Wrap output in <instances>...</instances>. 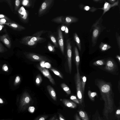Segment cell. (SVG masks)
Returning a JSON list of instances; mask_svg holds the SVG:
<instances>
[{"mask_svg": "<svg viewBox=\"0 0 120 120\" xmlns=\"http://www.w3.org/2000/svg\"><path fill=\"white\" fill-rule=\"evenodd\" d=\"M47 88L51 98L54 100L56 101L57 99L56 94L54 89L50 85H48Z\"/></svg>", "mask_w": 120, "mask_h": 120, "instance_id": "11", "label": "cell"}, {"mask_svg": "<svg viewBox=\"0 0 120 120\" xmlns=\"http://www.w3.org/2000/svg\"><path fill=\"white\" fill-rule=\"evenodd\" d=\"M116 38L117 42V45L119 48H120V36L118 34L116 33Z\"/></svg>", "mask_w": 120, "mask_h": 120, "instance_id": "27", "label": "cell"}, {"mask_svg": "<svg viewBox=\"0 0 120 120\" xmlns=\"http://www.w3.org/2000/svg\"><path fill=\"white\" fill-rule=\"evenodd\" d=\"M60 86L68 94H71V91L69 87L64 83H62L60 84Z\"/></svg>", "mask_w": 120, "mask_h": 120, "instance_id": "15", "label": "cell"}, {"mask_svg": "<svg viewBox=\"0 0 120 120\" xmlns=\"http://www.w3.org/2000/svg\"><path fill=\"white\" fill-rule=\"evenodd\" d=\"M48 47L49 51L51 52L54 51V49L52 46L49 45L48 46Z\"/></svg>", "mask_w": 120, "mask_h": 120, "instance_id": "39", "label": "cell"}, {"mask_svg": "<svg viewBox=\"0 0 120 120\" xmlns=\"http://www.w3.org/2000/svg\"><path fill=\"white\" fill-rule=\"evenodd\" d=\"M105 63V62L104 60H101L95 61L93 62V64L95 66H101L104 65Z\"/></svg>", "mask_w": 120, "mask_h": 120, "instance_id": "22", "label": "cell"}, {"mask_svg": "<svg viewBox=\"0 0 120 120\" xmlns=\"http://www.w3.org/2000/svg\"><path fill=\"white\" fill-rule=\"evenodd\" d=\"M42 80L41 75L40 74H38L36 76L35 79V83L37 85L39 86Z\"/></svg>", "mask_w": 120, "mask_h": 120, "instance_id": "21", "label": "cell"}, {"mask_svg": "<svg viewBox=\"0 0 120 120\" xmlns=\"http://www.w3.org/2000/svg\"><path fill=\"white\" fill-rule=\"evenodd\" d=\"M93 1L95 2H99L101 0H93Z\"/></svg>", "mask_w": 120, "mask_h": 120, "instance_id": "55", "label": "cell"}, {"mask_svg": "<svg viewBox=\"0 0 120 120\" xmlns=\"http://www.w3.org/2000/svg\"><path fill=\"white\" fill-rule=\"evenodd\" d=\"M68 43L67 46L68 62L69 71L71 74L72 70L71 46L70 42H68Z\"/></svg>", "mask_w": 120, "mask_h": 120, "instance_id": "7", "label": "cell"}, {"mask_svg": "<svg viewBox=\"0 0 120 120\" xmlns=\"http://www.w3.org/2000/svg\"><path fill=\"white\" fill-rule=\"evenodd\" d=\"M35 107L33 106H30L28 109V111L31 113H33L35 110Z\"/></svg>", "mask_w": 120, "mask_h": 120, "instance_id": "29", "label": "cell"}, {"mask_svg": "<svg viewBox=\"0 0 120 120\" xmlns=\"http://www.w3.org/2000/svg\"><path fill=\"white\" fill-rule=\"evenodd\" d=\"M75 120H81L77 114L75 115Z\"/></svg>", "mask_w": 120, "mask_h": 120, "instance_id": "47", "label": "cell"}, {"mask_svg": "<svg viewBox=\"0 0 120 120\" xmlns=\"http://www.w3.org/2000/svg\"><path fill=\"white\" fill-rule=\"evenodd\" d=\"M70 99L72 101L78 104H79V102L76 97L74 95H71L70 97Z\"/></svg>", "mask_w": 120, "mask_h": 120, "instance_id": "25", "label": "cell"}, {"mask_svg": "<svg viewBox=\"0 0 120 120\" xmlns=\"http://www.w3.org/2000/svg\"><path fill=\"white\" fill-rule=\"evenodd\" d=\"M20 81V77L19 76H16L15 80V82L16 83H19Z\"/></svg>", "mask_w": 120, "mask_h": 120, "instance_id": "31", "label": "cell"}, {"mask_svg": "<svg viewBox=\"0 0 120 120\" xmlns=\"http://www.w3.org/2000/svg\"><path fill=\"white\" fill-rule=\"evenodd\" d=\"M86 80V77L85 76H81V78L82 88L83 92L84 93L85 86Z\"/></svg>", "mask_w": 120, "mask_h": 120, "instance_id": "16", "label": "cell"}, {"mask_svg": "<svg viewBox=\"0 0 120 120\" xmlns=\"http://www.w3.org/2000/svg\"><path fill=\"white\" fill-rule=\"evenodd\" d=\"M61 29L62 31H64L65 29V27L64 26H63L61 27Z\"/></svg>", "mask_w": 120, "mask_h": 120, "instance_id": "52", "label": "cell"}, {"mask_svg": "<svg viewBox=\"0 0 120 120\" xmlns=\"http://www.w3.org/2000/svg\"><path fill=\"white\" fill-rule=\"evenodd\" d=\"M75 59L77 70L79 69V67L80 63V57L79 52L77 47L75 48Z\"/></svg>", "mask_w": 120, "mask_h": 120, "instance_id": "12", "label": "cell"}, {"mask_svg": "<svg viewBox=\"0 0 120 120\" xmlns=\"http://www.w3.org/2000/svg\"><path fill=\"white\" fill-rule=\"evenodd\" d=\"M32 101L31 98L28 93H24L20 99L16 100V104L17 107L18 113L25 112L30 106Z\"/></svg>", "mask_w": 120, "mask_h": 120, "instance_id": "2", "label": "cell"}, {"mask_svg": "<svg viewBox=\"0 0 120 120\" xmlns=\"http://www.w3.org/2000/svg\"><path fill=\"white\" fill-rule=\"evenodd\" d=\"M116 113L117 114L120 115V110L118 109L116 111Z\"/></svg>", "mask_w": 120, "mask_h": 120, "instance_id": "49", "label": "cell"}, {"mask_svg": "<svg viewBox=\"0 0 120 120\" xmlns=\"http://www.w3.org/2000/svg\"><path fill=\"white\" fill-rule=\"evenodd\" d=\"M79 113L82 120H89L88 115L85 112L81 110L79 111Z\"/></svg>", "mask_w": 120, "mask_h": 120, "instance_id": "17", "label": "cell"}, {"mask_svg": "<svg viewBox=\"0 0 120 120\" xmlns=\"http://www.w3.org/2000/svg\"><path fill=\"white\" fill-rule=\"evenodd\" d=\"M0 120H13L11 118H8L7 119H0Z\"/></svg>", "mask_w": 120, "mask_h": 120, "instance_id": "50", "label": "cell"}, {"mask_svg": "<svg viewBox=\"0 0 120 120\" xmlns=\"http://www.w3.org/2000/svg\"><path fill=\"white\" fill-rule=\"evenodd\" d=\"M58 115L60 120H65L64 117L61 114L59 113Z\"/></svg>", "mask_w": 120, "mask_h": 120, "instance_id": "34", "label": "cell"}, {"mask_svg": "<svg viewBox=\"0 0 120 120\" xmlns=\"http://www.w3.org/2000/svg\"><path fill=\"white\" fill-rule=\"evenodd\" d=\"M2 29V26H1L0 25V30H1Z\"/></svg>", "mask_w": 120, "mask_h": 120, "instance_id": "56", "label": "cell"}, {"mask_svg": "<svg viewBox=\"0 0 120 120\" xmlns=\"http://www.w3.org/2000/svg\"></svg>", "mask_w": 120, "mask_h": 120, "instance_id": "57", "label": "cell"}, {"mask_svg": "<svg viewBox=\"0 0 120 120\" xmlns=\"http://www.w3.org/2000/svg\"><path fill=\"white\" fill-rule=\"evenodd\" d=\"M111 47L107 44L101 42L99 45V48L102 51H105L111 48Z\"/></svg>", "mask_w": 120, "mask_h": 120, "instance_id": "13", "label": "cell"}, {"mask_svg": "<svg viewBox=\"0 0 120 120\" xmlns=\"http://www.w3.org/2000/svg\"><path fill=\"white\" fill-rule=\"evenodd\" d=\"M46 4L45 2L43 3L41 6L42 8L43 9H44L46 8Z\"/></svg>", "mask_w": 120, "mask_h": 120, "instance_id": "36", "label": "cell"}, {"mask_svg": "<svg viewBox=\"0 0 120 120\" xmlns=\"http://www.w3.org/2000/svg\"><path fill=\"white\" fill-rule=\"evenodd\" d=\"M75 77V80L76 87V94L80 103L82 104L83 99V92L81 87V77L79 72V69L77 70Z\"/></svg>", "mask_w": 120, "mask_h": 120, "instance_id": "4", "label": "cell"}, {"mask_svg": "<svg viewBox=\"0 0 120 120\" xmlns=\"http://www.w3.org/2000/svg\"><path fill=\"white\" fill-rule=\"evenodd\" d=\"M27 58L30 60L34 61H48L50 60L46 57L33 53H30L27 55Z\"/></svg>", "mask_w": 120, "mask_h": 120, "instance_id": "5", "label": "cell"}, {"mask_svg": "<svg viewBox=\"0 0 120 120\" xmlns=\"http://www.w3.org/2000/svg\"><path fill=\"white\" fill-rule=\"evenodd\" d=\"M108 1L112 4H113L116 2V0H109Z\"/></svg>", "mask_w": 120, "mask_h": 120, "instance_id": "45", "label": "cell"}, {"mask_svg": "<svg viewBox=\"0 0 120 120\" xmlns=\"http://www.w3.org/2000/svg\"><path fill=\"white\" fill-rule=\"evenodd\" d=\"M88 94L89 98L92 101L94 100L95 97L97 95L96 92H92L90 90L88 91Z\"/></svg>", "mask_w": 120, "mask_h": 120, "instance_id": "19", "label": "cell"}, {"mask_svg": "<svg viewBox=\"0 0 120 120\" xmlns=\"http://www.w3.org/2000/svg\"><path fill=\"white\" fill-rule=\"evenodd\" d=\"M116 58L118 59L119 62H120V56L118 55H117L116 56Z\"/></svg>", "mask_w": 120, "mask_h": 120, "instance_id": "48", "label": "cell"}, {"mask_svg": "<svg viewBox=\"0 0 120 120\" xmlns=\"http://www.w3.org/2000/svg\"><path fill=\"white\" fill-rule=\"evenodd\" d=\"M45 61H42L40 63V66L43 68H45Z\"/></svg>", "mask_w": 120, "mask_h": 120, "instance_id": "40", "label": "cell"}, {"mask_svg": "<svg viewBox=\"0 0 120 120\" xmlns=\"http://www.w3.org/2000/svg\"><path fill=\"white\" fill-rule=\"evenodd\" d=\"M116 65L114 62L111 59L107 60L105 63V69L109 71H112L115 70Z\"/></svg>", "mask_w": 120, "mask_h": 120, "instance_id": "8", "label": "cell"}, {"mask_svg": "<svg viewBox=\"0 0 120 120\" xmlns=\"http://www.w3.org/2000/svg\"><path fill=\"white\" fill-rule=\"evenodd\" d=\"M35 42L31 41H29L28 42V44L30 45H33L35 44Z\"/></svg>", "mask_w": 120, "mask_h": 120, "instance_id": "37", "label": "cell"}, {"mask_svg": "<svg viewBox=\"0 0 120 120\" xmlns=\"http://www.w3.org/2000/svg\"><path fill=\"white\" fill-rule=\"evenodd\" d=\"M97 85L99 88L101 97L104 101L103 115L107 119L109 113L113 110V94L111 84L101 80H98Z\"/></svg>", "mask_w": 120, "mask_h": 120, "instance_id": "1", "label": "cell"}, {"mask_svg": "<svg viewBox=\"0 0 120 120\" xmlns=\"http://www.w3.org/2000/svg\"><path fill=\"white\" fill-rule=\"evenodd\" d=\"M119 3V1L117 0L115 3L113 4H110L107 2H105L103 7L101 8H99L98 9H101L103 10V15L106 12L109 11L110 8L112 7L118 5Z\"/></svg>", "mask_w": 120, "mask_h": 120, "instance_id": "9", "label": "cell"}, {"mask_svg": "<svg viewBox=\"0 0 120 120\" xmlns=\"http://www.w3.org/2000/svg\"><path fill=\"white\" fill-rule=\"evenodd\" d=\"M27 13L26 12L24 15L23 17H22L24 19H26L27 18Z\"/></svg>", "mask_w": 120, "mask_h": 120, "instance_id": "46", "label": "cell"}, {"mask_svg": "<svg viewBox=\"0 0 120 120\" xmlns=\"http://www.w3.org/2000/svg\"><path fill=\"white\" fill-rule=\"evenodd\" d=\"M65 32L66 33H68V28L67 27H66L65 29Z\"/></svg>", "mask_w": 120, "mask_h": 120, "instance_id": "53", "label": "cell"}, {"mask_svg": "<svg viewBox=\"0 0 120 120\" xmlns=\"http://www.w3.org/2000/svg\"><path fill=\"white\" fill-rule=\"evenodd\" d=\"M37 67L43 75L48 79L50 82L53 85H55V83L54 80L48 69H46L45 68L41 67L38 65L37 66Z\"/></svg>", "mask_w": 120, "mask_h": 120, "instance_id": "6", "label": "cell"}, {"mask_svg": "<svg viewBox=\"0 0 120 120\" xmlns=\"http://www.w3.org/2000/svg\"><path fill=\"white\" fill-rule=\"evenodd\" d=\"M3 69L5 71H7L8 70V67L6 65L4 66L3 67Z\"/></svg>", "mask_w": 120, "mask_h": 120, "instance_id": "43", "label": "cell"}, {"mask_svg": "<svg viewBox=\"0 0 120 120\" xmlns=\"http://www.w3.org/2000/svg\"><path fill=\"white\" fill-rule=\"evenodd\" d=\"M61 101L64 105L67 107L75 108L77 107L75 103L68 99H61Z\"/></svg>", "mask_w": 120, "mask_h": 120, "instance_id": "10", "label": "cell"}, {"mask_svg": "<svg viewBox=\"0 0 120 120\" xmlns=\"http://www.w3.org/2000/svg\"><path fill=\"white\" fill-rule=\"evenodd\" d=\"M46 68H50L51 67L50 64L48 63H45L44 64Z\"/></svg>", "mask_w": 120, "mask_h": 120, "instance_id": "33", "label": "cell"}, {"mask_svg": "<svg viewBox=\"0 0 120 120\" xmlns=\"http://www.w3.org/2000/svg\"><path fill=\"white\" fill-rule=\"evenodd\" d=\"M0 21L2 22H6V20L4 19H2Z\"/></svg>", "mask_w": 120, "mask_h": 120, "instance_id": "51", "label": "cell"}, {"mask_svg": "<svg viewBox=\"0 0 120 120\" xmlns=\"http://www.w3.org/2000/svg\"><path fill=\"white\" fill-rule=\"evenodd\" d=\"M4 15L2 14H0V18H4Z\"/></svg>", "mask_w": 120, "mask_h": 120, "instance_id": "54", "label": "cell"}, {"mask_svg": "<svg viewBox=\"0 0 120 120\" xmlns=\"http://www.w3.org/2000/svg\"><path fill=\"white\" fill-rule=\"evenodd\" d=\"M102 21L101 16L92 26L91 30L92 32L91 41L93 46L96 45L98 38L103 31L104 28L102 24Z\"/></svg>", "mask_w": 120, "mask_h": 120, "instance_id": "3", "label": "cell"}, {"mask_svg": "<svg viewBox=\"0 0 120 120\" xmlns=\"http://www.w3.org/2000/svg\"><path fill=\"white\" fill-rule=\"evenodd\" d=\"M48 117L47 115H41L38 117L35 120H45Z\"/></svg>", "mask_w": 120, "mask_h": 120, "instance_id": "24", "label": "cell"}, {"mask_svg": "<svg viewBox=\"0 0 120 120\" xmlns=\"http://www.w3.org/2000/svg\"><path fill=\"white\" fill-rule=\"evenodd\" d=\"M49 120H58L57 118L56 115H55L51 118Z\"/></svg>", "mask_w": 120, "mask_h": 120, "instance_id": "32", "label": "cell"}, {"mask_svg": "<svg viewBox=\"0 0 120 120\" xmlns=\"http://www.w3.org/2000/svg\"><path fill=\"white\" fill-rule=\"evenodd\" d=\"M50 69L52 71L55 75L58 76L61 79H63V76L58 71L52 68H50Z\"/></svg>", "mask_w": 120, "mask_h": 120, "instance_id": "23", "label": "cell"}, {"mask_svg": "<svg viewBox=\"0 0 120 120\" xmlns=\"http://www.w3.org/2000/svg\"><path fill=\"white\" fill-rule=\"evenodd\" d=\"M74 38L75 41L80 51L81 49V43L80 40L76 33H75L74 35Z\"/></svg>", "mask_w": 120, "mask_h": 120, "instance_id": "14", "label": "cell"}, {"mask_svg": "<svg viewBox=\"0 0 120 120\" xmlns=\"http://www.w3.org/2000/svg\"><path fill=\"white\" fill-rule=\"evenodd\" d=\"M11 26L12 27L15 28H17L18 27V25L17 24L14 23L11 24Z\"/></svg>", "mask_w": 120, "mask_h": 120, "instance_id": "38", "label": "cell"}, {"mask_svg": "<svg viewBox=\"0 0 120 120\" xmlns=\"http://www.w3.org/2000/svg\"><path fill=\"white\" fill-rule=\"evenodd\" d=\"M58 41L59 45L60 46L61 50L63 54H64V46L63 40L61 35H60Z\"/></svg>", "mask_w": 120, "mask_h": 120, "instance_id": "20", "label": "cell"}, {"mask_svg": "<svg viewBox=\"0 0 120 120\" xmlns=\"http://www.w3.org/2000/svg\"><path fill=\"white\" fill-rule=\"evenodd\" d=\"M29 2V0H24L22 2V4L24 6L26 5Z\"/></svg>", "mask_w": 120, "mask_h": 120, "instance_id": "35", "label": "cell"}, {"mask_svg": "<svg viewBox=\"0 0 120 120\" xmlns=\"http://www.w3.org/2000/svg\"><path fill=\"white\" fill-rule=\"evenodd\" d=\"M20 4V1L19 0H16L15 1V4L17 6H18Z\"/></svg>", "mask_w": 120, "mask_h": 120, "instance_id": "41", "label": "cell"}, {"mask_svg": "<svg viewBox=\"0 0 120 120\" xmlns=\"http://www.w3.org/2000/svg\"><path fill=\"white\" fill-rule=\"evenodd\" d=\"M5 104V101L3 99L0 98V106H2Z\"/></svg>", "mask_w": 120, "mask_h": 120, "instance_id": "30", "label": "cell"}, {"mask_svg": "<svg viewBox=\"0 0 120 120\" xmlns=\"http://www.w3.org/2000/svg\"><path fill=\"white\" fill-rule=\"evenodd\" d=\"M37 40V38L35 37H33L30 40V41H34Z\"/></svg>", "mask_w": 120, "mask_h": 120, "instance_id": "44", "label": "cell"}, {"mask_svg": "<svg viewBox=\"0 0 120 120\" xmlns=\"http://www.w3.org/2000/svg\"><path fill=\"white\" fill-rule=\"evenodd\" d=\"M51 39L52 41L54 43L56 42V40L55 38L53 37H51Z\"/></svg>", "mask_w": 120, "mask_h": 120, "instance_id": "42", "label": "cell"}, {"mask_svg": "<svg viewBox=\"0 0 120 120\" xmlns=\"http://www.w3.org/2000/svg\"><path fill=\"white\" fill-rule=\"evenodd\" d=\"M19 13L22 15H24L26 12L23 7H21L19 11Z\"/></svg>", "mask_w": 120, "mask_h": 120, "instance_id": "28", "label": "cell"}, {"mask_svg": "<svg viewBox=\"0 0 120 120\" xmlns=\"http://www.w3.org/2000/svg\"><path fill=\"white\" fill-rule=\"evenodd\" d=\"M2 41L6 45H9L10 44V42L9 40L7 38L5 37H3L2 39Z\"/></svg>", "mask_w": 120, "mask_h": 120, "instance_id": "26", "label": "cell"}, {"mask_svg": "<svg viewBox=\"0 0 120 120\" xmlns=\"http://www.w3.org/2000/svg\"><path fill=\"white\" fill-rule=\"evenodd\" d=\"M80 6L82 7V8H80V9H83L86 11H90L92 12H94L98 9L94 7L91 8L89 6H84L83 5H81Z\"/></svg>", "mask_w": 120, "mask_h": 120, "instance_id": "18", "label": "cell"}]
</instances>
